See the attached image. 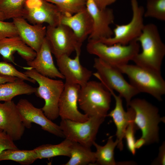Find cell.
<instances>
[{"label":"cell","mask_w":165,"mask_h":165,"mask_svg":"<svg viewBox=\"0 0 165 165\" xmlns=\"http://www.w3.org/2000/svg\"><path fill=\"white\" fill-rule=\"evenodd\" d=\"M36 90V87L19 79L13 82L0 84V101H11L16 96L20 95H30L35 93Z\"/></svg>","instance_id":"22"},{"label":"cell","mask_w":165,"mask_h":165,"mask_svg":"<svg viewBox=\"0 0 165 165\" xmlns=\"http://www.w3.org/2000/svg\"><path fill=\"white\" fill-rule=\"evenodd\" d=\"M25 127L16 105L12 100L0 103V129L14 141L20 140Z\"/></svg>","instance_id":"15"},{"label":"cell","mask_w":165,"mask_h":165,"mask_svg":"<svg viewBox=\"0 0 165 165\" xmlns=\"http://www.w3.org/2000/svg\"><path fill=\"white\" fill-rule=\"evenodd\" d=\"M134 118L130 121L125 131L124 138L126 141L127 148L133 155L135 154L136 149L135 147V133L138 128L134 122Z\"/></svg>","instance_id":"31"},{"label":"cell","mask_w":165,"mask_h":165,"mask_svg":"<svg viewBox=\"0 0 165 165\" xmlns=\"http://www.w3.org/2000/svg\"><path fill=\"white\" fill-rule=\"evenodd\" d=\"M118 143L116 139L115 141L113 140L112 136L108 138L107 143L104 146L100 145L95 141L93 145L96 149L95 152V163L101 165H118L115 160L114 150Z\"/></svg>","instance_id":"25"},{"label":"cell","mask_w":165,"mask_h":165,"mask_svg":"<svg viewBox=\"0 0 165 165\" xmlns=\"http://www.w3.org/2000/svg\"><path fill=\"white\" fill-rule=\"evenodd\" d=\"M37 159V156L34 149H10L4 151L0 154V161L11 160L23 165L31 164Z\"/></svg>","instance_id":"26"},{"label":"cell","mask_w":165,"mask_h":165,"mask_svg":"<svg viewBox=\"0 0 165 165\" xmlns=\"http://www.w3.org/2000/svg\"><path fill=\"white\" fill-rule=\"evenodd\" d=\"M13 141L6 132L0 130V154L5 150L18 148Z\"/></svg>","instance_id":"33"},{"label":"cell","mask_w":165,"mask_h":165,"mask_svg":"<svg viewBox=\"0 0 165 165\" xmlns=\"http://www.w3.org/2000/svg\"><path fill=\"white\" fill-rule=\"evenodd\" d=\"M0 20L4 21L5 20L4 16L2 13L0 12Z\"/></svg>","instance_id":"38"},{"label":"cell","mask_w":165,"mask_h":165,"mask_svg":"<svg viewBox=\"0 0 165 165\" xmlns=\"http://www.w3.org/2000/svg\"><path fill=\"white\" fill-rule=\"evenodd\" d=\"M106 89L110 92L115 101L114 108L107 115V116L112 117L116 126V136L118 142L117 146L121 151L123 148V140L125 131L130 121L134 117V111L132 108L128 107L127 111L126 112L123 106L122 97L116 95L112 90L109 88Z\"/></svg>","instance_id":"18"},{"label":"cell","mask_w":165,"mask_h":165,"mask_svg":"<svg viewBox=\"0 0 165 165\" xmlns=\"http://www.w3.org/2000/svg\"><path fill=\"white\" fill-rule=\"evenodd\" d=\"M16 52L27 62L33 60L36 54V52L27 46L18 35L0 40V54L4 61L16 65L13 56Z\"/></svg>","instance_id":"20"},{"label":"cell","mask_w":165,"mask_h":165,"mask_svg":"<svg viewBox=\"0 0 165 165\" xmlns=\"http://www.w3.org/2000/svg\"><path fill=\"white\" fill-rule=\"evenodd\" d=\"M72 144V141L65 138L59 144L43 145L34 149L38 159L49 158L61 156L70 157Z\"/></svg>","instance_id":"24"},{"label":"cell","mask_w":165,"mask_h":165,"mask_svg":"<svg viewBox=\"0 0 165 165\" xmlns=\"http://www.w3.org/2000/svg\"><path fill=\"white\" fill-rule=\"evenodd\" d=\"M60 24L66 25L71 29L82 43L88 38L93 29L92 18L86 7L71 16L61 14Z\"/></svg>","instance_id":"21"},{"label":"cell","mask_w":165,"mask_h":165,"mask_svg":"<svg viewBox=\"0 0 165 165\" xmlns=\"http://www.w3.org/2000/svg\"><path fill=\"white\" fill-rule=\"evenodd\" d=\"M112 94L101 82L89 81L80 86L78 96L80 108L89 117L107 116Z\"/></svg>","instance_id":"3"},{"label":"cell","mask_w":165,"mask_h":165,"mask_svg":"<svg viewBox=\"0 0 165 165\" xmlns=\"http://www.w3.org/2000/svg\"><path fill=\"white\" fill-rule=\"evenodd\" d=\"M35 57L28 61V67L34 69L40 74L51 78L64 79L56 67L49 44L45 38Z\"/></svg>","instance_id":"19"},{"label":"cell","mask_w":165,"mask_h":165,"mask_svg":"<svg viewBox=\"0 0 165 165\" xmlns=\"http://www.w3.org/2000/svg\"><path fill=\"white\" fill-rule=\"evenodd\" d=\"M61 14L54 4L45 0H27L23 17L33 24L46 23L55 26L60 24Z\"/></svg>","instance_id":"11"},{"label":"cell","mask_w":165,"mask_h":165,"mask_svg":"<svg viewBox=\"0 0 165 165\" xmlns=\"http://www.w3.org/2000/svg\"><path fill=\"white\" fill-rule=\"evenodd\" d=\"M105 117L92 116L83 122L61 119L59 126L64 137L72 141L91 147Z\"/></svg>","instance_id":"8"},{"label":"cell","mask_w":165,"mask_h":165,"mask_svg":"<svg viewBox=\"0 0 165 165\" xmlns=\"http://www.w3.org/2000/svg\"><path fill=\"white\" fill-rule=\"evenodd\" d=\"M145 140L141 137L135 142V147L136 149H139L145 145Z\"/></svg>","instance_id":"37"},{"label":"cell","mask_w":165,"mask_h":165,"mask_svg":"<svg viewBox=\"0 0 165 165\" xmlns=\"http://www.w3.org/2000/svg\"><path fill=\"white\" fill-rule=\"evenodd\" d=\"M70 159L65 165H85L95 163V152L89 147L78 142L72 141Z\"/></svg>","instance_id":"23"},{"label":"cell","mask_w":165,"mask_h":165,"mask_svg":"<svg viewBox=\"0 0 165 165\" xmlns=\"http://www.w3.org/2000/svg\"><path fill=\"white\" fill-rule=\"evenodd\" d=\"M16 105L26 128H30L31 123H34L45 131L58 137L65 138L59 125L49 119L41 108H36L25 99H20Z\"/></svg>","instance_id":"12"},{"label":"cell","mask_w":165,"mask_h":165,"mask_svg":"<svg viewBox=\"0 0 165 165\" xmlns=\"http://www.w3.org/2000/svg\"><path fill=\"white\" fill-rule=\"evenodd\" d=\"M128 107L134 111V122L141 131V138L145 140V145L158 142V125L161 122H165V118L160 117L158 108L145 99L140 98L132 99Z\"/></svg>","instance_id":"4"},{"label":"cell","mask_w":165,"mask_h":165,"mask_svg":"<svg viewBox=\"0 0 165 165\" xmlns=\"http://www.w3.org/2000/svg\"><path fill=\"white\" fill-rule=\"evenodd\" d=\"M115 66L127 76L130 84L140 93H147L159 101L162 100V97L165 94V81L161 72L135 64Z\"/></svg>","instance_id":"2"},{"label":"cell","mask_w":165,"mask_h":165,"mask_svg":"<svg viewBox=\"0 0 165 165\" xmlns=\"http://www.w3.org/2000/svg\"><path fill=\"white\" fill-rule=\"evenodd\" d=\"M0 130H1V129H0Z\"/></svg>","instance_id":"39"},{"label":"cell","mask_w":165,"mask_h":165,"mask_svg":"<svg viewBox=\"0 0 165 165\" xmlns=\"http://www.w3.org/2000/svg\"><path fill=\"white\" fill-rule=\"evenodd\" d=\"M132 17L128 23L116 24L111 37L98 40L106 45L119 44L126 45L138 38L142 33L145 24L143 18L145 9L139 5L137 0H130Z\"/></svg>","instance_id":"9"},{"label":"cell","mask_w":165,"mask_h":165,"mask_svg":"<svg viewBox=\"0 0 165 165\" xmlns=\"http://www.w3.org/2000/svg\"><path fill=\"white\" fill-rule=\"evenodd\" d=\"M45 38L56 58L63 55L70 56L75 51H81L82 43L66 25L61 24L55 26L48 25Z\"/></svg>","instance_id":"10"},{"label":"cell","mask_w":165,"mask_h":165,"mask_svg":"<svg viewBox=\"0 0 165 165\" xmlns=\"http://www.w3.org/2000/svg\"><path fill=\"white\" fill-rule=\"evenodd\" d=\"M136 40L140 43L142 50L132 61L141 67L161 72L165 55V45L157 26L153 23L145 25L142 33Z\"/></svg>","instance_id":"1"},{"label":"cell","mask_w":165,"mask_h":165,"mask_svg":"<svg viewBox=\"0 0 165 165\" xmlns=\"http://www.w3.org/2000/svg\"><path fill=\"white\" fill-rule=\"evenodd\" d=\"M86 7L93 23V31L88 39L99 40L112 37L113 32L110 25L115 20L113 9L108 7L100 9L93 0H86Z\"/></svg>","instance_id":"13"},{"label":"cell","mask_w":165,"mask_h":165,"mask_svg":"<svg viewBox=\"0 0 165 165\" xmlns=\"http://www.w3.org/2000/svg\"><path fill=\"white\" fill-rule=\"evenodd\" d=\"M86 50L104 61L113 65H123L132 61L139 52L140 45L136 39L126 45H108L98 40L88 39Z\"/></svg>","instance_id":"6"},{"label":"cell","mask_w":165,"mask_h":165,"mask_svg":"<svg viewBox=\"0 0 165 165\" xmlns=\"http://www.w3.org/2000/svg\"><path fill=\"white\" fill-rule=\"evenodd\" d=\"M18 79L15 77H5L0 76V84L13 82Z\"/></svg>","instance_id":"36"},{"label":"cell","mask_w":165,"mask_h":165,"mask_svg":"<svg viewBox=\"0 0 165 165\" xmlns=\"http://www.w3.org/2000/svg\"><path fill=\"white\" fill-rule=\"evenodd\" d=\"M24 68L26 70L24 73L38 84L35 93L45 101L41 108L45 115L51 120L57 119L59 116L58 103L64 83L61 80L43 76L29 67Z\"/></svg>","instance_id":"5"},{"label":"cell","mask_w":165,"mask_h":165,"mask_svg":"<svg viewBox=\"0 0 165 165\" xmlns=\"http://www.w3.org/2000/svg\"><path fill=\"white\" fill-rule=\"evenodd\" d=\"M100 9H103L115 2L116 0H93Z\"/></svg>","instance_id":"35"},{"label":"cell","mask_w":165,"mask_h":165,"mask_svg":"<svg viewBox=\"0 0 165 165\" xmlns=\"http://www.w3.org/2000/svg\"><path fill=\"white\" fill-rule=\"evenodd\" d=\"M27 0H0V12L5 20L23 17Z\"/></svg>","instance_id":"27"},{"label":"cell","mask_w":165,"mask_h":165,"mask_svg":"<svg viewBox=\"0 0 165 165\" xmlns=\"http://www.w3.org/2000/svg\"><path fill=\"white\" fill-rule=\"evenodd\" d=\"M144 17L165 20V0H147Z\"/></svg>","instance_id":"29"},{"label":"cell","mask_w":165,"mask_h":165,"mask_svg":"<svg viewBox=\"0 0 165 165\" xmlns=\"http://www.w3.org/2000/svg\"><path fill=\"white\" fill-rule=\"evenodd\" d=\"M18 35L13 22L0 20V40L7 38Z\"/></svg>","instance_id":"32"},{"label":"cell","mask_w":165,"mask_h":165,"mask_svg":"<svg viewBox=\"0 0 165 165\" xmlns=\"http://www.w3.org/2000/svg\"><path fill=\"white\" fill-rule=\"evenodd\" d=\"M0 76L15 77L33 83L36 82L34 80L28 77L24 72L16 69L10 63L5 61L0 62Z\"/></svg>","instance_id":"30"},{"label":"cell","mask_w":165,"mask_h":165,"mask_svg":"<svg viewBox=\"0 0 165 165\" xmlns=\"http://www.w3.org/2000/svg\"><path fill=\"white\" fill-rule=\"evenodd\" d=\"M56 6L61 14L71 16L86 8V0H45Z\"/></svg>","instance_id":"28"},{"label":"cell","mask_w":165,"mask_h":165,"mask_svg":"<svg viewBox=\"0 0 165 165\" xmlns=\"http://www.w3.org/2000/svg\"><path fill=\"white\" fill-rule=\"evenodd\" d=\"M12 19L18 35L27 46L38 52L45 38L46 27L42 24H31L23 17Z\"/></svg>","instance_id":"17"},{"label":"cell","mask_w":165,"mask_h":165,"mask_svg":"<svg viewBox=\"0 0 165 165\" xmlns=\"http://www.w3.org/2000/svg\"><path fill=\"white\" fill-rule=\"evenodd\" d=\"M75 52L76 56L73 59L67 55L58 57L56 58L57 64L59 70L65 79V82L81 86L89 81L93 74L91 71L81 64V51Z\"/></svg>","instance_id":"14"},{"label":"cell","mask_w":165,"mask_h":165,"mask_svg":"<svg viewBox=\"0 0 165 165\" xmlns=\"http://www.w3.org/2000/svg\"><path fill=\"white\" fill-rule=\"evenodd\" d=\"M80 88L79 85L64 83L58 103L59 116L61 119L83 122L88 119L87 116L78 109V96Z\"/></svg>","instance_id":"16"},{"label":"cell","mask_w":165,"mask_h":165,"mask_svg":"<svg viewBox=\"0 0 165 165\" xmlns=\"http://www.w3.org/2000/svg\"><path fill=\"white\" fill-rule=\"evenodd\" d=\"M93 66L97 71L93 75L106 88L117 92L125 100L127 107L132 98L140 93L127 81L123 74L115 66L97 57L94 59Z\"/></svg>","instance_id":"7"},{"label":"cell","mask_w":165,"mask_h":165,"mask_svg":"<svg viewBox=\"0 0 165 165\" xmlns=\"http://www.w3.org/2000/svg\"><path fill=\"white\" fill-rule=\"evenodd\" d=\"M165 143L163 142L159 148L157 157L151 163L153 165H164L165 164Z\"/></svg>","instance_id":"34"}]
</instances>
